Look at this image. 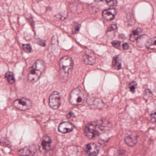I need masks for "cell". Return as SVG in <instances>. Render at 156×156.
<instances>
[{
  "label": "cell",
  "instance_id": "cell-20",
  "mask_svg": "<svg viewBox=\"0 0 156 156\" xmlns=\"http://www.w3.org/2000/svg\"><path fill=\"white\" fill-rule=\"evenodd\" d=\"M146 46L148 48H151V49H155V48H156V38H154L153 40L150 39Z\"/></svg>",
  "mask_w": 156,
  "mask_h": 156
},
{
  "label": "cell",
  "instance_id": "cell-16",
  "mask_svg": "<svg viewBox=\"0 0 156 156\" xmlns=\"http://www.w3.org/2000/svg\"><path fill=\"white\" fill-rule=\"evenodd\" d=\"M84 62L87 65H93L95 63L96 58L94 55L86 54L83 56Z\"/></svg>",
  "mask_w": 156,
  "mask_h": 156
},
{
  "label": "cell",
  "instance_id": "cell-10",
  "mask_svg": "<svg viewBox=\"0 0 156 156\" xmlns=\"http://www.w3.org/2000/svg\"><path fill=\"white\" fill-rule=\"evenodd\" d=\"M73 125L69 122H62L58 126V130L62 133L66 134L71 132L74 129Z\"/></svg>",
  "mask_w": 156,
  "mask_h": 156
},
{
  "label": "cell",
  "instance_id": "cell-22",
  "mask_svg": "<svg viewBox=\"0 0 156 156\" xmlns=\"http://www.w3.org/2000/svg\"><path fill=\"white\" fill-rule=\"evenodd\" d=\"M22 47L23 49L24 50V51L27 53H30L32 51L31 46L30 44H23Z\"/></svg>",
  "mask_w": 156,
  "mask_h": 156
},
{
  "label": "cell",
  "instance_id": "cell-9",
  "mask_svg": "<svg viewBox=\"0 0 156 156\" xmlns=\"http://www.w3.org/2000/svg\"><path fill=\"white\" fill-rule=\"evenodd\" d=\"M84 151L87 156H97L99 152V148L95 143H89L85 147Z\"/></svg>",
  "mask_w": 156,
  "mask_h": 156
},
{
  "label": "cell",
  "instance_id": "cell-4",
  "mask_svg": "<svg viewBox=\"0 0 156 156\" xmlns=\"http://www.w3.org/2000/svg\"><path fill=\"white\" fill-rule=\"evenodd\" d=\"M69 100L71 104L75 105H79L83 104L84 97L80 88H75L72 91Z\"/></svg>",
  "mask_w": 156,
  "mask_h": 156
},
{
  "label": "cell",
  "instance_id": "cell-7",
  "mask_svg": "<svg viewBox=\"0 0 156 156\" xmlns=\"http://www.w3.org/2000/svg\"><path fill=\"white\" fill-rule=\"evenodd\" d=\"M51 137L47 135L44 136L41 139L40 143H39L38 146H39V149L41 152L43 151H48L51 148Z\"/></svg>",
  "mask_w": 156,
  "mask_h": 156
},
{
  "label": "cell",
  "instance_id": "cell-19",
  "mask_svg": "<svg viewBox=\"0 0 156 156\" xmlns=\"http://www.w3.org/2000/svg\"><path fill=\"white\" fill-rule=\"evenodd\" d=\"M5 78L9 83L14 84L15 83V79L14 75L11 72H8L5 74Z\"/></svg>",
  "mask_w": 156,
  "mask_h": 156
},
{
  "label": "cell",
  "instance_id": "cell-24",
  "mask_svg": "<svg viewBox=\"0 0 156 156\" xmlns=\"http://www.w3.org/2000/svg\"><path fill=\"white\" fill-rule=\"evenodd\" d=\"M152 96V94L150 90L147 89L145 90L144 93V98L145 99H147L149 98Z\"/></svg>",
  "mask_w": 156,
  "mask_h": 156
},
{
  "label": "cell",
  "instance_id": "cell-2",
  "mask_svg": "<svg viewBox=\"0 0 156 156\" xmlns=\"http://www.w3.org/2000/svg\"><path fill=\"white\" fill-rule=\"evenodd\" d=\"M45 69V64L44 62L41 60H36L29 70L27 77L28 81L32 83L37 82Z\"/></svg>",
  "mask_w": 156,
  "mask_h": 156
},
{
  "label": "cell",
  "instance_id": "cell-28",
  "mask_svg": "<svg viewBox=\"0 0 156 156\" xmlns=\"http://www.w3.org/2000/svg\"><path fill=\"white\" fill-rule=\"evenodd\" d=\"M155 117H156V112L154 110L152 113H151V120L152 123H154L155 122Z\"/></svg>",
  "mask_w": 156,
  "mask_h": 156
},
{
  "label": "cell",
  "instance_id": "cell-1",
  "mask_svg": "<svg viewBox=\"0 0 156 156\" xmlns=\"http://www.w3.org/2000/svg\"><path fill=\"white\" fill-rule=\"evenodd\" d=\"M108 121H100L90 123L86 126L85 129V135L90 139L94 138L99 136L100 134L105 132L111 126H109Z\"/></svg>",
  "mask_w": 156,
  "mask_h": 156
},
{
  "label": "cell",
  "instance_id": "cell-11",
  "mask_svg": "<svg viewBox=\"0 0 156 156\" xmlns=\"http://www.w3.org/2000/svg\"><path fill=\"white\" fill-rule=\"evenodd\" d=\"M117 14V11L115 9H109L104 11L103 17L105 20L108 21L112 20Z\"/></svg>",
  "mask_w": 156,
  "mask_h": 156
},
{
  "label": "cell",
  "instance_id": "cell-25",
  "mask_svg": "<svg viewBox=\"0 0 156 156\" xmlns=\"http://www.w3.org/2000/svg\"><path fill=\"white\" fill-rule=\"evenodd\" d=\"M112 44L115 48L119 49V48H120L121 42H119V41H113L112 42Z\"/></svg>",
  "mask_w": 156,
  "mask_h": 156
},
{
  "label": "cell",
  "instance_id": "cell-3",
  "mask_svg": "<svg viewBox=\"0 0 156 156\" xmlns=\"http://www.w3.org/2000/svg\"><path fill=\"white\" fill-rule=\"evenodd\" d=\"M61 76L63 80L69 79L72 74L73 62L72 58L69 56L62 58L59 61Z\"/></svg>",
  "mask_w": 156,
  "mask_h": 156
},
{
  "label": "cell",
  "instance_id": "cell-5",
  "mask_svg": "<svg viewBox=\"0 0 156 156\" xmlns=\"http://www.w3.org/2000/svg\"><path fill=\"white\" fill-rule=\"evenodd\" d=\"M13 105L16 108L19 110L26 111L31 108L32 103L30 99L25 98H22L15 100Z\"/></svg>",
  "mask_w": 156,
  "mask_h": 156
},
{
  "label": "cell",
  "instance_id": "cell-30",
  "mask_svg": "<svg viewBox=\"0 0 156 156\" xmlns=\"http://www.w3.org/2000/svg\"><path fill=\"white\" fill-rule=\"evenodd\" d=\"M74 115V114L73 113V112H71L70 113H69V114H68V115H67V116H66V117H67V118L68 119H70V118L72 116Z\"/></svg>",
  "mask_w": 156,
  "mask_h": 156
},
{
  "label": "cell",
  "instance_id": "cell-17",
  "mask_svg": "<svg viewBox=\"0 0 156 156\" xmlns=\"http://www.w3.org/2000/svg\"><path fill=\"white\" fill-rule=\"evenodd\" d=\"M90 106L93 108H101L102 106L104 105V103L101 99H98V98H95L91 102H89L88 103Z\"/></svg>",
  "mask_w": 156,
  "mask_h": 156
},
{
  "label": "cell",
  "instance_id": "cell-15",
  "mask_svg": "<svg viewBox=\"0 0 156 156\" xmlns=\"http://www.w3.org/2000/svg\"><path fill=\"white\" fill-rule=\"evenodd\" d=\"M112 66L115 70H119L121 69L122 66H121V57L120 55H118L114 57L112 62Z\"/></svg>",
  "mask_w": 156,
  "mask_h": 156
},
{
  "label": "cell",
  "instance_id": "cell-6",
  "mask_svg": "<svg viewBox=\"0 0 156 156\" xmlns=\"http://www.w3.org/2000/svg\"><path fill=\"white\" fill-rule=\"evenodd\" d=\"M61 95L59 92L55 91L49 98V106L52 109H57L61 105Z\"/></svg>",
  "mask_w": 156,
  "mask_h": 156
},
{
  "label": "cell",
  "instance_id": "cell-26",
  "mask_svg": "<svg viewBox=\"0 0 156 156\" xmlns=\"http://www.w3.org/2000/svg\"><path fill=\"white\" fill-rule=\"evenodd\" d=\"M106 2H107L108 6H111V7L116 6L117 4V2L116 1H106Z\"/></svg>",
  "mask_w": 156,
  "mask_h": 156
},
{
  "label": "cell",
  "instance_id": "cell-21",
  "mask_svg": "<svg viewBox=\"0 0 156 156\" xmlns=\"http://www.w3.org/2000/svg\"><path fill=\"white\" fill-rule=\"evenodd\" d=\"M80 24L76 22L74 23L72 28V32L73 34H76L78 32L80 29Z\"/></svg>",
  "mask_w": 156,
  "mask_h": 156
},
{
  "label": "cell",
  "instance_id": "cell-27",
  "mask_svg": "<svg viewBox=\"0 0 156 156\" xmlns=\"http://www.w3.org/2000/svg\"><path fill=\"white\" fill-rule=\"evenodd\" d=\"M36 42L39 45H41V46H43V47L45 46V41L41 40V39H37Z\"/></svg>",
  "mask_w": 156,
  "mask_h": 156
},
{
  "label": "cell",
  "instance_id": "cell-14",
  "mask_svg": "<svg viewBox=\"0 0 156 156\" xmlns=\"http://www.w3.org/2000/svg\"><path fill=\"white\" fill-rule=\"evenodd\" d=\"M150 40L148 36L147 35H141L140 37H139L137 40V45L139 47H144V46H147L148 42L149 40Z\"/></svg>",
  "mask_w": 156,
  "mask_h": 156
},
{
  "label": "cell",
  "instance_id": "cell-8",
  "mask_svg": "<svg viewBox=\"0 0 156 156\" xmlns=\"http://www.w3.org/2000/svg\"><path fill=\"white\" fill-rule=\"evenodd\" d=\"M37 151V148L34 145H30L22 148L19 151V154L21 156H33Z\"/></svg>",
  "mask_w": 156,
  "mask_h": 156
},
{
  "label": "cell",
  "instance_id": "cell-23",
  "mask_svg": "<svg viewBox=\"0 0 156 156\" xmlns=\"http://www.w3.org/2000/svg\"><path fill=\"white\" fill-rule=\"evenodd\" d=\"M137 87V83L135 82H132L129 84V88L132 93H134Z\"/></svg>",
  "mask_w": 156,
  "mask_h": 156
},
{
  "label": "cell",
  "instance_id": "cell-18",
  "mask_svg": "<svg viewBox=\"0 0 156 156\" xmlns=\"http://www.w3.org/2000/svg\"><path fill=\"white\" fill-rule=\"evenodd\" d=\"M142 30L140 28H137V29L134 30L132 31L131 34H130V36H129L130 41L132 42L136 41L139 37V36L140 35V34L142 33Z\"/></svg>",
  "mask_w": 156,
  "mask_h": 156
},
{
  "label": "cell",
  "instance_id": "cell-12",
  "mask_svg": "<svg viewBox=\"0 0 156 156\" xmlns=\"http://www.w3.org/2000/svg\"><path fill=\"white\" fill-rule=\"evenodd\" d=\"M117 29V27L115 23H114L110 25L107 31V38L109 40L113 39L115 35Z\"/></svg>",
  "mask_w": 156,
  "mask_h": 156
},
{
  "label": "cell",
  "instance_id": "cell-13",
  "mask_svg": "<svg viewBox=\"0 0 156 156\" xmlns=\"http://www.w3.org/2000/svg\"><path fill=\"white\" fill-rule=\"evenodd\" d=\"M125 140L127 145L130 147H133L135 146L137 142V137L136 136L129 135L126 137Z\"/></svg>",
  "mask_w": 156,
  "mask_h": 156
},
{
  "label": "cell",
  "instance_id": "cell-29",
  "mask_svg": "<svg viewBox=\"0 0 156 156\" xmlns=\"http://www.w3.org/2000/svg\"><path fill=\"white\" fill-rule=\"evenodd\" d=\"M122 47H123V49L125 50H128L129 49V45L127 43L123 44Z\"/></svg>",
  "mask_w": 156,
  "mask_h": 156
}]
</instances>
